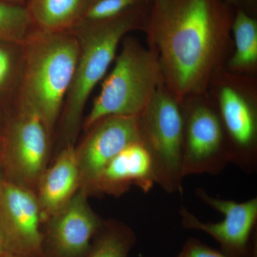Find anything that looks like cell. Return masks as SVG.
Returning <instances> with one entry per match:
<instances>
[{"instance_id": "cb8c5ba5", "label": "cell", "mask_w": 257, "mask_h": 257, "mask_svg": "<svg viewBox=\"0 0 257 257\" xmlns=\"http://www.w3.org/2000/svg\"><path fill=\"white\" fill-rule=\"evenodd\" d=\"M224 1L231 6H234V5H237L242 3L243 0H224Z\"/></svg>"}, {"instance_id": "d4e9b609", "label": "cell", "mask_w": 257, "mask_h": 257, "mask_svg": "<svg viewBox=\"0 0 257 257\" xmlns=\"http://www.w3.org/2000/svg\"><path fill=\"white\" fill-rule=\"evenodd\" d=\"M5 179L4 173H3V169H2L1 165H0V184H1L3 181Z\"/></svg>"}, {"instance_id": "ba28073f", "label": "cell", "mask_w": 257, "mask_h": 257, "mask_svg": "<svg viewBox=\"0 0 257 257\" xmlns=\"http://www.w3.org/2000/svg\"><path fill=\"white\" fill-rule=\"evenodd\" d=\"M183 114L184 178L219 175L230 164L229 145L219 113L205 104H198Z\"/></svg>"}, {"instance_id": "8fae6325", "label": "cell", "mask_w": 257, "mask_h": 257, "mask_svg": "<svg viewBox=\"0 0 257 257\" xmlns=\"http://www.w3.org/2000/svg\"><path fill=\"white\" fill-rule=\"evenodd\" d=\"M79 189L70 202L47 221L44 234L46 257H84L104 221Z\"/></svg>"}, {"instance_id": "603a6c76", "label": "cell", "mask_w": 257, "mask_h": 257, "mask_svg": "<svg viewBox=\"0 0 257 257\" xmlns=\"http://www.w3.org/2000/svg\"><path fill=\"white\" fill-rule=\"evenodd\" d=\"M0 2L8 3V4L25 7V5L28 3V0H0Z\"/></svg>"}, {"instance_id": "7c38bea8", "label": "cell", "mask_w": 257, "mask_h": 257, "mask_svg": "<svg viewBox=\"0 0 257 257\" xmlns=\"http://www.w3.org/2000/svg\"><path fill=\"white\" fill-rule=\"evenodd\" d=\"M219 115L227 138L230 164L246 173L257 168V119L254 109L231 87L221 89Z\"/></svg>"}, {"instance_id": "3957f363", "label": "cell", "mask_w": 257, "mask_h": 257, "mask_svg": "<svg viewBox=\"0 0 257 257\" xmlns=\"http://www.w3.org/2000/svg\"><path fill=\"white\" fill-rule=\"evenodd\" d=\"M150 8L147 5L112 20L79 25L72 30L78 39L79 53L60 117L62 147L75 145L91 93L114 62L123 39L128 32L144 28Z\"/></svg>"}, {"instance_id": "83f0119b", "label": "cell", "mask_w": 257, "mask_h": 257, "mask_svg": "<svg viewBox=\"0 0 257 257\" xmlns=\"http://www.w3.org/2000/svg\"><path fill=\"white\" fill-rule=\"evenodd\" d=\"M0 133H1V132H0Z\"/></svg>"}, {"instance_id": "30bf717a", "label": "cell", "mask_w": 257, "mask_h": 257, "mask_svg": "<svg viewBox=\"0 0 257 257\" xmlns=\"http://www.w3.org/2000/svg\"><path fill=\"white\" fill-rule=\"evenodd\" d=\"M85 132L82 141L75 145L83 191L125 147L141 143L139 116H106Z\"/></svg>"}, {"instance_id": "6da1fadb", "label": "cell", "mask_w": 257, "mask_h": 257, "mask_svg": "<svg viewBox=\"0 0 257 257\" xmlns=\"http://www.w3.org/2000/svg\"><path fill=\"white\" fill-rule=\"evenodd\" d=\"M234 16L224 0H152L143 29L179 102L207 89L229 53Z\"/></svg>"}, {"instance_id": "2e32d148", "label": "cell", "mask_w": 257, "mask_h": 257, "mask_svg": "<svg viewBox=\"0 0 257 257\" xmlns=\"http://www.w3.org/2000/svg\"><path fill=\"white\" fill-rule=\"evenodd\" d=\"M234 52L230 59V68L248 70L257 62V22L243 10L234 13L231 25Z\"/></svg>"}, {"instance_id": "52a82bcc", "label": "cell", "mask_w": 257, "mask_h": 257, "mask_svg": "<svg viewBox=\"0 0 257 257\" xmlns=\"http://www.w3.org/2000/svg\"><path fill=\"white\" fill-rule=\"evenodd\" d=\"M196 197L223 214L219 222L200 220L185 207L179 214L184 229L202 231L215 239L221 251L231 257H253L257 252V198L243 202L213 197L203 188L196 189Z\"/></svg>"}, {"instance_id": "484cf974", "label": "cell", "mask_w": 257, "mask_h": 257, "mask_svg": "<svg viewBox=\"0 0 257 257\" xmlns=\"http://www.w3.org/2000/svg\"><path fill=\"white\" fill-rule=\"evenodd\" d=\"M2 145H3V135L0 133V152H1Z\"/></svg>"}, {"instance_id": "ffe728a7", "label": "cell", "mask_w": 257, "mask_h": 257, "mask_svg": "<svg viewBox=\"0 0 257 257\" xmlns=\"http://www.w3.org/2000/svg\"><path fill=\"white\" fill-rule=\"evenodd\" d=\"M152 1V0H89L87 8L77 26L112 20L126 14L128 12L150 5Z\"/></svg>"}, {"instance_id": "7402d4cb", "label": "cell", "mask_w": 257, "mask_h": 257, "mask_svg": "<svg viewBox=\"0 0 257 257\" xmlns=\"http://www.w3.org/2000/svg\"><path fill=\"white\" fill-rule=\"evenodd\" d=\"M10 254L8 252V247H7L6 240H5L4 231L2 227L1 223H0V257H5L7 255Z\"/></svg>"}, {"instance_id": "5bb4252c", "label": "cell", "mask_w": 257, "mask_h": 257, "mask_svg": "<svg viewBox=\"0 0 257 257\" xmlns=\"http://www.w3.org/2000/svg\"><path fill=\"white\" fill-rule=\"evenodd\" d=\"M80 189L75 145L62 147L55 162L47 167L37 184L36 194L42 223L63 209Z\"/></svg>"}, {"instance_id": "9a60e30c", "label": "cell", "mask_w": 257, "mask_h": 257, "mask_svg": "<svg viewBox=\"0 0 257 257\" xmlns=\"http://www.w3.org/2000/svg\"><path fill=\"white\" fill-rule=\"evenodd\" d=\"M89 0H28L25 5L35 30L72 31L78 25Z\"/></svg>"}, {"instance_id": "4316f807", "label": "cell", "mask_w": 257, "mask_h": 257, "mask_svg": "<svg viewBox=\"0 0 257 257\" xmlns=\"http://www.w3.org/2000/svg\"><path fill=\"white\" fill-rule=\"evenodd\" d=\"M5 257H19V256H15V255H13V254H8V255H7V256H5Z\"/></svg>"}, {"instance_id": "9c48e42d", "label": "cell", "mask_w": 257, "mask_h": 257, "mask_svg": "<svg viewBox=\"0 0 257 257\" xmlns=\"http://www.w3.org/2000/svg\"><path fill=\"white\" fill-rule=\"evenodd\" d=\"M0 223L10 254L46 257L35 192L5 179L0 184Z\"/></svg>"}, {"instance_id": "277c9868", "label": "cell", "mask_w": 257, "mask_h": 257, "mask_svg": "<svg viewBox=\"0 0 257 257\" xmlns=\"http://www.w3.org/2000/svg\"><path fill=\"white\" fill-rule=\"evenodd\" d=\"M121 44L112 70L83 121L84 131L106 116H140L164 84L155 51L134 37H125Z\"/></svg>"}, {"instance_id": "4fadbf2b", "label": "cell", "mask_w": 257, "mask_h": 257, "mask_svg": "<svg viewBox=\"0 0 257 257\" xmlns=\"http://www.w3.org/2000/svg\"><path fill=\"white\" fill-rule=\"evenodd\" d=\"M155 184L156 179L151 157L143 144L138 142L125 147L116 155L84 192L89 197H118L133 186L148 193Z\"/></svg>"}, {"instance_id": "ac0fdd59", "label": "cell", "mask_w": 257, "mask_h": 257, "mask_svg": "<svg viewBox=\"0 0 257 257\" xmlns=\"http://www.w3.org/2000/svg\"><path fill=\"white\" fill-rule=\"evenodd\" d=\"M23 63V45L0 42V107L6 111L18 93Z\"/></svg>"}, {"instance_id": "8992f818", "label": "cell", "mask_w": 257, "mask_h": 257, "mask_svg": "<svg viewBox=\"0 0 257 257\" xmlns=\"http://www.w3.org/2000/svg\"><path fill=\"white\" fill-rule=\"evenodd\" d=\"M0 165L5 179L35 192L47 167L52 135L32 106L15 99L7 109Z\"/></svg>"}, {"instance_id": "d6986e66", "label": "cell", "mask_w": 257, "mask_h": 257, "mask_svg": "<svg viewBox=\"0 0 257 257\" xmlns=\"http://www.w3.org/2000/svg\"><path fill=\"white\" fill-rule=\"evenodd\" d=\"M34 29L25 6L0 2V42L23 45Z\"/></svg>"}, {"instance_id": "7a4b0ae2", "label": "cell", "mask_w": 257, "mask_h": 257, "mask_svg": "<svg viewBox=\"0 0 257 257\" xmlns=\"http://www.w3.org/2000/svg\"><path fill=\"white\" fill-rule=\"evenodd\" d=\"M79 53L72 31L34 29L23 44V63L15 99L36 110L53 135L73 80Z\"/></svg>"}, {"instance_id": "5b68a950", "label": "cell", "mask_w": 257, "mask_h": 257, "mask_svg": "<svg viewBox=\"0 0 257 257\" xmlns=\"http://www.w3.org/2000/svg\"><path fill=\"white\" fill-rule=\"evenodd\" d=\"M139 121L141 143L151 157L156 184L168 194H182L184 122L180 102L162 84Z\"/></svg>"}, {"instance_id": "e0dca14e", "label": "cell", "mask_w": 257, "mask_h": 257, "mask_svg": "<svg viewBox=\"0 0 257 257\" xmlns=\"http://www.w3.org/2000/svg\"><path fill=\"white\" fill-rule=\"evenodd\" d=\"M84 257H128L136 243L131 228L116 221H104Z\"/></svg>"}, {"instance_id": "44dd1931", "label": "cell", "mask_w": 257, "mask_h": 257, "mask_svg": "<svg viewBox=\"0 0 257 257\" xmlns=\"http://www.w3.org/2000/svg\"><path fill=\"white\" fill-rule=\"evenodd\" d=\"M178 257H231L221 251L210 247L200 239L191 237L184 243ZM253 257H257V252Z\"/></svg>"}]
</instances>
